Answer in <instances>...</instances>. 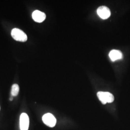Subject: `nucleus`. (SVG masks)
Returning <instances> with one entry per match:
<instances>
[{"label": "nucleus", "mask_w": 130, "mask_h": 130, "mask_svg": "<svg viewBox=\"0 0 130 130\" xmlns=\"http://www.w3.org/2000/svg\"><path fill=\"white\" fill-rule=\"evenodd\" d=\"M11 36L14 40L19 42H25L28 40L26 34L23 30L18 28H14L12 30Z\"/></svg>", "instance_id": "1"}, {"label": "nucleus", "mask_w": 130, "mask_h": 130, "mask_svg": "<svg viewBox=\"0 0 130 130\" xmlns=\"http://www.w3.org/2000/svg\"><path fill=\"white\" fill-rule=\"evenodd\" d=\"M98 98L103 104L105 105L107 103H111L114 100L113 95L109 92H98L97 93Z\"/></svg>", "instance_id": "2"}, {"label": "nucleus", "mask_w": 130, "mask_h": 130, "mask_svg": "<svg viewBox=\"0 0 130 130\" xmlns=\"http://www.w3.org/2000/svg\"><path fill=\"white\" fill-rule=\"evenodd\" d=\"M43 123L50 127H54L56 125V120L55 117L51 113H47L42 117Z\"/></svg>", "instance_id": "3"}, {"label": "nucleus", "mask_w": 130, "mask_h": 130, "mask_svg": "<svg viewBox=\"0 0 130 130\" xmlns=\"http://www.w3.org/2000/svg\"><path fill=\"white\" fill-rule=\"evenodd\" d=\"M97 13L98 16L103 19H107L111 14L109 9L106 6H101L97 9Z\"/></svg>", "instance_id": "4"}, {"label": "nucleus", "mask_w": 130, "mask_h": 130, "mask_svg": "<svg viewBox=\"0 0 130 130\" xmlns=\"http://www.w3.org/2000/svg\"><path fill=\"white\" fill-rule=\"evenodd\" d=\"M29 124V120L28 115L23 113L20 117V128L21 130H28Z\"/></svg>", "instance_id": "5"}, {"label": "nucleus", "mask_w": 130, "mask_h": 130, "mask_svg": "<svg viewBox=\"0 0 130 130\" xmlns=\"http://www.w3.org/2000/svg\"><path fill=\"white\" fill-rule=\"evenodd\" d=\"M32 17L33 19L38 23L42 22L46 19V14L39 10L34 11L33 12Z\"/></svg>", "instance_id": "6"}, {"label": "nucleus", "mask_w": 130, "mask_h": 130, "mask_svg": "<svg viewBox=\"0 0 130 130\" xmlns=\"http://www.w3.org/2000/svg\"><path fill=\"white\" fill-rule=\"evenodd\" d=\"M109 57L112 61H115L119 59H121L123 56L120 51L117 50H113L110 52L109 54Z\"/></svg>", "instance_id": "7"}, {"label": "nucleus", "mask_w": 130, "mask_h": 130, "mask_svg": "<svg viewBox=\"0 0 130 130\" xmlns=\"http://www.w3.org/2000/svg\"><path fill=\"white\" fill-rule=\"evenodd\" d=\"M19 92V87L18 84H14L12 86L11 95L12 96H17Z\"/></svg>", "instance_id": "8"}, {"label": "nucleus", "mask_w": 130, "mask_h": 130, "mask_svg": "<svg viewBox=\"0 0 130 130\" xmlns=\"http://www.w3.org/2000/svg\"><path fill=\"white\" fill-rule=\"evenodd\" d=\"M13 98H10V101H12V100H13Z\"/></svg>", "instance_id": "9"}]
</instances>
